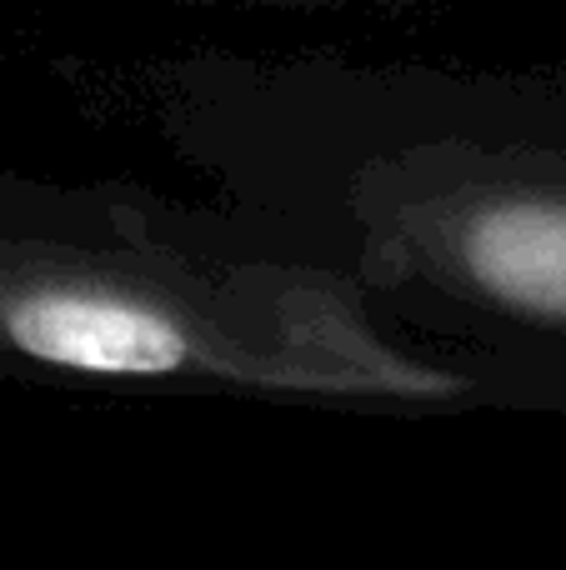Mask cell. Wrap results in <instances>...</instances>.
I'll use <instances>...</instances> for the list:
<instances>
[{
	"instance_id": "cell-1",
	"label": "cell",
	"mask_w": 566,
	"mask_h": 570,
	"mask_svg": "<svg viewBox=\"0 0 566 570\" xmlns=\"http://www.w3.org/2000/svg\"><path fill=\"white\" fill-rule=\"evenodd\" d=\"M6 341L30 361L90 375H170L196 345L170 315L110 291H36L6 311Z\"/></svg>"
},
{
	"instance_id": "cell-2",
	"label": "cell",
	"mask_w": 566,
	"mask_h": 570,
	"mask_svg": "<svg viewBox=\"0 0 566 570\" xmlns=\"http://www.w3.org/2000/svg\"><path fill=\"white\" fill-rule=\"evenodd\" d=\"M467 276L511 311L566 325V200L507 196L461 230Z\"/></svg>"
}]
</instances>
